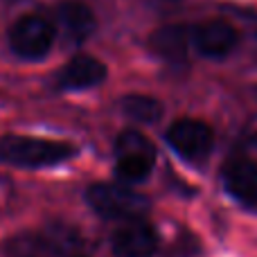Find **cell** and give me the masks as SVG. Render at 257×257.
I'll list each match as a JSON object with an SVG mask.
<instances>
[{
	"label": "cell",
	"mask_w": 257,
	"mask_h": 257,
	"mask_svg": "<svg viewBox=\"0 0 257 257\" xmlns=\"http://www.w3.org/2000/svg\"><path fill=\"white\" fill-rule=\"evenodd\" d=\"M167 142L181 158L201 160L208 158L214 147V133L201 120H176L167 128Z\"/></svg>",
	"instance_id": "obj_5"
},
{
	"label": "cell",
	"mask_w": 257,
	"mask_h": 257,
	"mask_svg": "<svg viewBox=\"0 0 257 257\" xmlns=\"http://www.w3.org/2000/svg\"><path fill=\"white\" fill-rule=\"evenodd\" d=\"M120 106L128 120L140 122V124H156L163 115V106L147 95H126L120 102Z\"/></svg>",
	"instance_id": "obj_12"
},
{
	"label": "cell",
	"mask_w": 257,
	"mask_h": 257,
	"mask_svg": "<svg viewBox=\"0 0 257 257\" xmlns=\"http://www.w3.org/2000/svg\"><path fill=\"white\" fill-rule=\"evenodd\" d=\"M192 43V30L185 25H167L151 34L149 48L156 57L165 59L169 63H183L187 59Z\"/></svg>",
	"instance_id": "obj_10"
},
{
	"label": "cell",
	"mask_w": 257,
	"mask_h": 257,
	"mask_svg": "<svg viewBox=\"0 0 257 257\" xmlns=\"http://www.w3.org/2000/svg\"><path fill=\"white\" fill-rule=\"evenodd\" d=\"M223 187L235 201L257 208V163L250 158H232L221 169Z\"/></svg>",
	"instance_id": "obj_7"
},
{
	"label": "cell",
	"mask_w": 257,
	"mask_h": 257,
	"mask_svg": "<svg viewBox=\"0 0 257 257\" xmlns=\"http://www.w3.org/2000/svg\"><path fill=\"white\" fill-rule=\"evenodd\" d=\"M237 32L226 21H208L192 30V43L196 52L208 59L228 57L237 48Z\"/></svg>",
	"instance_id": "obj_8"
},
{
	"label": "cell",
	"mask_w": 257,
	"mask_h": 257,
	"mask_svg": "<svg viewBox=\"0 0 257 257\" xmlns=\"http://www.w3.org/2000/svg\"><path fill=\"white\" fill-rule=\"evenodd\" d=\"M88 205L104 219L120 221H140L149 210V201L142 194L115 183H95L86 192Z\"/></svg>",
	"instance_id": "obj_2"
},
{
	"label": "cell",
	"mask_w": 257,
	"mask_h": 257,
	"mask_svg": "<svg viewBox=\"0 0 257 257\" xmlns=\"http://www.w3.org/2000/svg\"><path fill=\"white\" fill-rule=\"evenodd\" d=\"M106 79V66L95 57L79 54L70 59L57 75V88L61 90H86L99 86Z\"/></svg>",
	"instance_id": "obj_9"
},
{
	"label": "cell",
	"mask_w": 257,
	"mask_h": 257,
	"mask_svg": "<svg viewBox=\"0 0 257 257\" xmlns=\"http://www.w3.org/2000/svg\"><path fill=\"white\" fill-rule=\"evenodd\" d=\"M54 43V27L45 18L27 14L14 23L9 32V45L21 59H43Z\"/></svg>",
	"instance_id": "obj_4"
},
{
	"label": "cell",
	"mask_w": 257,
	"mask_h": 257,
	"mask_svg": "<svg viewBox=\"0 0 257 257\" xmlns=\"http://www.w3.org/2000/svg\"><path fill=\"white\" fill-rule=\"evenodd\" d=\"M75 156V147L59 140H45V138L30 136H5L0 138V160L14 167H52V165L66 163Z\"/></svg>",
	"instance_id": "obj_1"
},
{
	"label": "cell",
	"mask_w": 257,
	"mask_h": 257,
	"mask_svg": "<svg viewBox=\"0 0 257 257\" xmlns=\"http://www.w3.org/2000/svg\"><path fill=\"white\" fill-rule=\"evenodd\" d=\"M115 257H151L158 250V232L145 221H128L111 237Z\"/></svg>",
	"instance_id": "obj_6"
},
{
	"label": "cell",
	"mask_w": 257,
	"mask_h": 257,
	"mask_svg": "<svg viewBox=\"0 0 257 257\" xmlns=\"http://www.w3.org/2000/svg\"><path fill=\"white\" fill-rule=\"evenodd\" d=\"M57 21L68 43H84L95 32V14L84 3H63L57 9Z\"/></svg>",
	"instance_id": "obj_11"
},
{
	"label": "cell",
	"mask_w": 257,
	"mask_h": 257,
	"mask_svg": "<svg viewBox=\"0 0 257 257\" xmlns=\"http://www.w3.org/2000/svg\"><path fill=\"white\" fill-rule=\"evenodd\" d=\"M115 174L126 183H140L156 163V147L140 131H122L115 140Z\"/></svg>",
	"instance_id": "obj_3"
}]
</instances>
